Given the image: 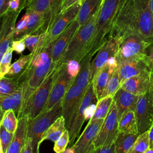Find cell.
Segmentation results:
<instances>
[{
  "label": "cell",
  "instance_id": "obj_1",
  "mask_svg": "<svg viewBox=\"0 0 153 153\" xmlns=\"http://www.w3.org/2000/svg\"><path fill=\"white\" fill-rule=\"evenodd\" d=\"M134 34L153 42V16L149 0H126L116 19L111 36Z\"/></svg>",
  "mask_w": 153,
  "mask_h": 153
},
{
  "label": "cell",
  "instance_id": "obj_2",
  "mask_svg": "<svg viewBox=\"0 0 153 153\" xmlns=\"http://www.w3.org/2000/svg\"><path fill=\"white\" fill-rule=\"evenodd\" d=\"M52 61V44L32 56L23 72L16 79L23 85V102L20 117L30 95L56 66Z\"/></svg>",
  "mask_w": 153,
  "mask_h": 153
},
{
  "label": "cell",
  "instance_id": "obj_3",
  "mask_svg": "<svg viewBox=\"0 0 153 153\" xmlns=\"http://www.w3.org/2000/svg\"><path fill=\"white\" fill-rule=\"evenodd\" d=\"M126 0H103L100 9L94 35L87 48L91 58L111 36L117 16Z\"/></svg>",
  "mask_w": 153,
  "mask_h": 153
},
{
  "label": "cell",
  "instance_id": "obj_4",
  "mask_svg": "<svg viewBox=\"0 0 153 153\" xmlns=\"http://www.w3.org/2000/svg\"><path fill=\"white\" fill-rule=\"evenodd\" d=\"M61 5L41 12H26L16 24L14 40L21 39L28 35H37L48 32L55 19L60 13Z\"/></svg>",
  "mask_w": 153,
  "mask_h": 153
},
{
  "label": "cell",
  "instance_id": "obj_5",
  "mask_svg": "<svg viewBox=\"0 0 153 153\" xmlns=\"http://www.w3.org/2000/svg\"><path fill=\"white\" fill-rule=\"evenodd\" d=\"M100 9L87 22L80 26L66 48L59 63H66L70 60L79 63L87 54V48L94 33Z\"/></svg>",
  "mask_w": 153,
  "mask_h": 153
},
{
  "label": "cell",
  "instance_id": "obj_6",
  "mask_svg": "<svg viewBox=\"0 0 153 153\" xmlns=\"http://www.w3.org/2000/svg\"><path fill=\"white\" fill-rule=\"evenodd\" d=\"M62 100L59 102L49 110L29 120L27 138L31 139L33 153H39V146L44 134L54 121L62 115Z\"/></svg>",
  "mask_w": 153,
  "mask_h": 153
},
{
  "label": "cell",
  "instance_id": "obj_7",
  "mask_svg": "<svg viewBox=\"0 0 153 153\" xmlns=\"http://www.w3.org/2000/svg\"><path fill=\"white\" fill-rule=\"evenodd\" d=\"M59 69V63L53 68L42 84L29 97L19 118L26 115L29 120H31L41 112L48 101Z\"/></svg>",
  "mask_w": 153,
  "mask_h": 153
},
{
  "label": "cell",
  "instance_id": "obj_8",
  "mask_svg": "<svg viewBox=\"0 0 153 153\" xmlns=\"http://www.w3.org/2000/svg\"><path fill=\"white\" fill-rule=\"evenodd\" d=\"M116 37L119 41L118 50L115 57L117 63L146 59L147 48L152 42L134 34H126Z\"/></svg>",
  "mask_w": 153,
  "mask_h": 153
},
{
  "label": "cell",
  "instance_id": "obj_9",
  "mask_svg": "<svg viewBox=\"0 0 153 153\" xmlns=\"http://www.w3.org/2000/svg\"><path fill=\"white\" fill-rule=\"evenodd\" d=\"M59 63V69L57 77L54 82L48 101L41 113L49 110L59 102L62 100L74 79L75 77L69 71L68 63Z\"/></svg>",
  "mask_w": 153,
  "mask_h": 153
},
{
  "label": "cell",
  "instance_id": "obj_10",
  "mask_svg": "<svg viewBox=\"0 0 153 153\" xmlns=\"http://www.w3.org/2000/svg\"><path fill=\"white\" fill-rule=\"evenodd\" d=\"M86 91L73 81L62 99V116L65 120L66 127L68 130L71 126Z\"/></svg>",
  "mask_w": 153,
  "mask_h": 153
},
{
  "label": "cell",
  "instance_id": "obj_11",
  "mask_svg": "<svg viewBox=\"0 0 153 153\" xmlns=\"http://www.w3.org/2000/svg\"><path fill=\"white\" fill-rule=\"evenodd\" d=\"M134 115L138 134L149 130L153 123V87L139 96Z\"/></svg>",
  "mask_w": 153,
  "mask_h": 153
},
{
  "label": "cell",
  "instance_id": "obj_12",
  "mask_svg": "<svg viewBox=\"0 0 153 153\" xmlns=\"http://www.w3.org/2000/svg\"><path fill=\"white\" fill-rule=\"evenodd\" d=\"M119 132L118 111L116 105L113 100L108 114L105 118L94 142L95 149L114 143Z\"/></svg>",
  "mask_w": 153,
  "mask_h": 153
},
{
  "label": "cell",
  "instance_id": "obj_13",
  "mask_svg": "<svg viewBox=\"0 0 153 153\" xmlns=\"http://www.w3.org/2000/svg\"><path fill=\"white\" fill-rule=\"evenodd\" d=\"M98 100L94 93L93 84H90L87 89L81 105L74 118L71 126L69 129V145L71 146L78 139L81 128L86 120V114L87 110L91 106L93 103H97Z\"/></svg>",
  "mask_w": 153,
  "mask_h": 153
},
{
  "label": "cell",
  "instance_id": "obj_14",
  "mask_svg": "<svg viewBox=\"0 0 153 153\" xmlns=\"http://www.w3.org/2000/svg\"><path fill=\"white\" fill-rule=\"evenodd\" d=\"M103 121V119L89 120L81 134L71 146L75 153H92L94 151V142Z\"/></svg>",
  "mask_w": 153,
  "mask_h": 153
},
{
  "label": "cell",
  "instance_id": "obj_15",
  "mask_svg": "<svg viewBox=\"0 0 153 153\" xmlns=\"http://www.w3.org/2000/svg\"><path fill=\"white\" fill-rule=\"evenodd\" d=\"M81 4V3L76 4L66 11L58 14L52 26L48 32L47 45L52 44L70 24L76 19Z\"/></svg>",
  "mask_w": 153,
  "mask_h": 153
},
{
  "label": "cell",
  "instance_id": "obj_16",
  "mask_svg": "<svg viewBox=\"0 0 153 153\" xmlns=\"http://www.w3.org/2000/svg\"><path fill=\"white\" fill-rule=\"evenodd\" d=\"M119 41L113 36L108 39L97 51L96 57L91 61L90 71L93 79L94 75L112 57H115L118 50Z\"/></svg>",
  "mask_w": 153,
  "mask_h": 153
},
{
  "label": "cell",
  "instance_id": "obj_17",
  "mask_svg": "<svg viewBox=\"0 0 153 153\" xmlns=\"http://www.w3.org/2000/svg\"><path fill=\"white\" fill-rule=\"evenodd\" d=\"M153 87V71H148L124 81L121 88L137 96L143 94Z\"/></svg>",
  "mask_w": 153,
  "mask_h": 153
},
{
  "label": "cell",
  "instance_id": "obj_18",
  "mask_svg": "<svg viewBox=\"0 0 153 153\" xmlns=\"http://www.w3.org/2000/svg\"><path fill=\"white\" fill-rule=\"evenodd\" d=\"M79 27L77 20H74L52 43V61L55 65L60 62L66 48Z\"/></svg>",
  "mask_w": 153,
  "mask_h": 153
},
{
  "label": "cell",
  "instance_id": "obj_19",
  "mask_svg": "<svg viewBox=\"0 0 153 153\" xmlns=\"http://www.w3.org/2000/svg\"><path fill=\"white\" fill-rule=\"evenodd\" d=\"M117 67L115 57H112L100 69L96 72L92 79V84L97 100L102 98L109 80Z\"/></svg>",
  "mask_w": 153,
  "mask_h": 153
},
{
  "label": "cell",
  "instance_id": "obj_20",
  "mask_svg": "<svg viewBox=\"0 0 153 153\" xmlns=\"http://www.w3.org/2000/svg\"><path fill=\"white\" fill-rule=\"evenodd\" d=\"M117 70L121 84L128 78L142 72L153 71L148 65L146 59H135L117 63Z\"/></svg>",
  "mask_w": 153,
  "mask_h": 153
},
{
  "label": "cell",
  "instance_id": "obj_21",
  "mask_svg": "<svg viewBox=\"0 0 153 153\" xmlns=\"http://www.w3.org/2000/svg\"><path fill=\"white\" fill-rule=\"evenodd\" d=\"M139 96L131 93L122 88L118 90L113 96V100L115 102L117 111L118 120L122 115L127 111H135Z\"/></svg>",
  "mask_w": 153,
  "mask_h": 153
},
{
  "label": "cell",
  "instance_id": "obj_22",
  "mask_svg": "<svg viewBox=\"0 0 153 153\" xmlns=\"http://www.w3.org/2000/svg\"><path fill=\"white\" fill-rule=\"evenodd\" d=\"M29 118L25 115L18 118V126L6 153H20L27 141Z\"/></svg>",
  "mask_w": 153,
  "mask_h": 153
},
{
  "label": "cell",
  "instance_id": "obj_23",
  "mask_svg": "<svg viewBox=\"0 0 153 153\" xmlns=\"http://www.w3.org/2000/svg\"><path fill=\"white\" fill-rule=\"evenodd\" d=\"M23 85L21 84L19 88L12 94L7 97H0L1 117L5 111L11 109L14 111L17 117H18L23 105Z\"/></svg>",
  "mask_w": 153,
  "mask_h": 153
},
{
  "label": "cell",
  "instance_id": "obj_24",
  "mask_svg": "<svg viewBox=\"0 0 153 153\" xmlns=\"http://www.w3.org/2000/svg\"><path fill=\"white\" fill-rule=\"evenodd\" d=\"M91 57L86 54L79 62L80 69L74 81L80 87L87 91L91 84L92 78L90 71Z\"/></svg>",
  "mask_w": 153,
  "mask_h": 153
},
{
  "label": "cell",
  "instance_id": "obj_25",
  "mask_svg": "<svg viewBox=\"0 0 153 153\" xmlns=\"http://www.w3.org/2000/svg\"><path fill=\"white\" fill-rule=\"evenodd\" d=\"M20 11H7L2 17L0 42L14 35L16 22Z\"/></svg>",
  "mask_w": 153,
  "mask_h": 153
},
{
  "label": "cell",
  "instance_id": "obj_26",
  "mask_svg": "<svg viewBox=\"0 0 153 153\" xmlns=\"http://www.w3.org/2000/svg\"><path fill=\"white\" fill-rule=\"evenodd\" d=\"M103 0H85L82 3L76 19L80 26L84 25L101 7Z\"/></svg>",
  "mask_w": 153,
  "mask_h": 153
},
{
  "label": "cell",
  "instance_id": "obj_27",
  "mask_svg": "<svg viewBox=\"0 0 153 153\" xmlns=\"http://www.w3.org/2000/svg\"><path fill=\"white\" fill-rule=\"evenodd\" d=\"M47 35L48 32L37 35H28L22 39L25 41L26 48L34 56L48 46L47 44Z\"/></svg>",
  "mask_w": 153,
  "mask_h": 153
},
{
  "label": "cell",
  "instance_id": "obj_28",
  "mask_svg": "<svg viewBox=\"0 0 153 153\" xmlns=\"http://www.w3.org/2000/svg\"><path fill=\"white\" fill-rule=\"evenodd\" d=\"M137 136V134L119 132L114 141L115 153H127Z\"/></svg>",
  "mask_w": 153,
  "mask_h": 153
},
{
  "label": "cell",
  "instance_id": "obj_29",
  "mask_svg": "<svg viewBox=\"0 0 153 153\" xmlns=\"http://www.w3.org/2000/svg\"><path fill=\"white\" fill-rule=\"evenodd\" d=\"M66 129L65 120L61 115L54 121L45 132L42 138V142L45 140H49L55 142L60 138Z\"/></svg>",
  "mask_w": 153,
  "mask_h": 153
},
{
  "label": "cell",
  "instance_id": "obj_30",
  "mask_svg": "<svg viewBox=\"0 0 153 153\" xmlns=\"http://www.w3.org/2000/svg\"><path fill=\"white\" fill-rule=\"evenodd\" d=\"M118 129L120 132L138 134L134 111H127L122 115L118 120Z\"/></svg>",
  "mask_w": 153,
  "mask_h": 153
},
{
  "label": "cell",
  "instance_id": "obj_31",
  "mask_svg": "<svg viewBox=\"0 0 153 153\" xmlns=\"http://www.w3.org/2000/svg\"><path fill=\"white\" fill-rule=\"evenodd\" d=\"M33 55L30 53L27 55L21 54L20 57L13 64H11L8 73L4 76L5 77L16 79L25 71Z\"/></svg>",
  "mask_w": 153,
  "mask_h": 153
},
{
  "label": "cell",
  "instance_id": "obj_32",
  "mask_svg": "<svg viewBox=\"0 0 153 153\" xmlns=\"http://www.w3.org/2000/svg\"><path fill=\"white\" fill-rule=\"evenodd\" d=\"M113 102V97L107 96L101 98L96 105L93 114L90 118V121L99 119H103L106 117Z\"/></svg>",
  "mask_w": 153,
  "mask_h": 153
},
{
  "label": "cell",
  "instance_id": "obj_33",
  "mask_svg": "<svg viewBox=\"0 0 153 153\" xmlns=\"http://www.w3.org/2000/svg\"><path fill=\"white\" fill-rule=\"evenodd\" d=\"M63 0H32L26 8V12H41L61 5Z\"/></svg>",
  "mask_w": 153,
  "mask_h": 153
},
{
  "label": "cell",
  "instance_id": "obj_34",
  "mask_svg": "<svg viewBox=\"0 0 153 153\" xmlns=\"http://www.w3.org/2000/svg\"><path fill=\"white\" fill-rule=\"evenodd\" d=\"M20 84L16 79L5 76L0 78V97H4L10 96L16 91Z\"/></svg>",
  "mask_w": 153,
  "mask_h": 153
},
{
  "label": "cell",
  "instance_id": "obj_35",
  "mask_svg": "<svg viewBox=\"0 0 153 153\" xmlns=\"http://www.w3.org/2000/svg\"><path fill=\"white\" fill-rule=\"evenodd\" d=\"M0 125L8 131L14 133L18 126V118L13 110L10 109L4 113L1 117Z\"/></svg>",
  "mask_w": 153,
  "mask_h": 153
},
{
  "label": "cell",
  "instance_id": "obj_36",
  "mask_svg": "<svg viewBox=\"0 0 153 153\" xmlns=\"http://www.w3.org/2000/svg\"><path fill=\"white\" fill-rule=\"evenodd\" d=\"M148 130L138 135L134 144L127 153H145L149 146Z\"/></svg>",
  "mask_w": 153,
  "mask_h": 153
},
{
  "label": "cell",
  "instance_id": "obj_37",
  "mask_svg": "<svg viewBox=\"0 0 153 153\" xmlns=\"http://www.w3.org/2000/svg\"><path fill=\"white\" fill-rule=\"evenodd\" d=\"M120 87H121V79H120L117 68H116L109 80V82L103 93L102 98L105 97L107 96L113 97Z\"/></svg>",
  "mask_w": 153,
  "mask_h": 153
},
{
  "label": "cell",
  "instance_id": "obj_38",
  "mask_svg": "<svg viewBox=\"0 0 153 153\" xmlns=\"http://www.w3.org/2000/svg\"><path fill=\"white\" fill-rule=\"evenodd\" d=\"M14 136L0 125V153H6Z\"/></svg>",
  "mask_w": 153,
  "mask_h": 153
},
{
  "label": "cell",
  "instance_id": "obj_39",
  "mask_svg": "<svg viewBox=\"0 0 153 153\" xmlns=\"http://www.w3.org/2000/svg\"><path fill=\"white\" fill-rule=\"evenodd\" d=\"M13 49L10 47L5 53L0 60V78L4 77L8 72L11 65V62L13 54Z\"/></svg>",
  "mask_w": 153,
  "mask_h": 153
},
{
  "label": "cell",
  "instance_id": "obj_40",
  "mask_svg": "<svg viewBox=\"0 0 153 153\" xmlns=\"http://www.w3.org/2000/svg\"><path fill=\"white\" fill-rule=\"evenodd\" d=\"M68 143H69V133L66 129L60 138L54 142L53 150L56 153H63Z\"/></svg>",
  "mask_w": 153,
  "mask_h": 153
},
{
  "label": "cell",
  "instance_id": "obj_41",
  "mask_svg": "<svg viewBox=\"0 0 153 153\" xmlns=\"http://www.w3.org/2000/svg\"><path fill=\"white\" fill-rule=\"evenodd\" d=\"M11 48L13 50L16 51L17 53L22 54V53L25 50V48H26V47L24 40L23 39H21L14 40L11 45Z\"/></svg>",
  "mask_w": 153,
  "mask_h": 153
},
{
  "label": "cell",
  "instance_id": "obj_42",
  "mask_svg": "<svg viewBox=\"0 0 153 153\" xmlns=\"http://www.w3.org/2000/svg\"><path fill=\"white\" fill-rule=\"evenodd\" d=\"M92 153H115V144L113 143L109 145L98 147Z\"/></svg>",
  "mask_w": 153,
  "mask_h": 153
},
{
  "label": "cell",
  "instance_id": "obj_43",
  "mask_svg": "<svg viewBox=\"0 0 153 153\" xmlns=\"http://www.w3.org/2000/svg\"><path fill=\"white\" fill-rule=\"evenodd\" d=\"M85 0H63L62 4L60 13H62L66 11L67 9L72 7V5L78 4V3H82Z\"/></svg>",
  "mask_w": 153,
  "mask_h": 153
},
{
  "label": "cell",
  "instance_id": "obj_44",
  "mask_svg": "<svg viewBox=\"0 0 153 153\" xmlns=\"http://www.w3.org/2000/svg\"><path fill=\"white\" fill-rule=\"evenodd\" d=\"M146 62L150 68L153 70V42L147 48Z\"/></svg>",
  "mask_w": 153,
  "mask_h": 153
},
{
  "label": "cell",
  "instance_id": "obj_45",
  "mask_svg": "<svg viewBox=\"0 0 153 153\" xmlns=\"http://www.w3.org/2000/svg\"><path fill=\"white\" fill-rule=\"evenodd\" d=\"M11 0H0V17H1L7 11Z\"/></svg>",
  "mask_w": 153,
  "mask_h": 153
},
{
  "label": "cell",
  "instance_id": "obj_46",
  "mask_svg": "<svg viewBox=\"0 0 153 153\" xmlns=\"http://www.w3.org/2000/svg\"><path fill=\"white\" fill-rule=\"evenodd\" d=\"M20 153H33L32 147V142L31 139L30 138H27V141L22 149Z\"/></svg>",
  "mask_w": 153,
  "mask_h": 153
},
{
  "label": "cell",
  "instance_id": "obj_47",
  "mask_svg": "<svg viewBox=\"0 0 153 153\" xmlns=\"http://www.w3.org/2000/svg\"><path fill=\"white\" fill-rule=\"evenodd\" d=\"M149 137V148H153V123L148 130Z\"/></svg>",
  "mask_w": 153,
  "mask_h": 153
},
{
  "label": "cell",
  "instance_id": "obj_48",
  "mask_svg": "<svg viewBox=\"0 0 153 153\" xmlns=\"http://www.w3.org/2000/svg\"><path fill=\"white\" fill-rule=\"evenodd\" d=\"M32 0H22L20 5V10L22 11L24 8H26L27 5L31 2Z\"/></svg>",
  "mask_w": 153,
  "mask_h": 153
},
{
  "label": "cell",
  "instance_id": "obj_49",
  "mask_svg": "<svg viewBox=\"0 0 153 153\" xmlns=\"http://www.w3.org/2000/svg\"><path fill=\"white\" fill-rule=\"evenodd\" d=\"M149 8H150L151 11L153 16V0H149Z\"/></svg>",
  "mask_w": 153,
  "mask_h": 153
},
{
  "label": "cell",
  "instance_id": "obj_50",
  "mask_svg": "<svg viewBox=\"0 0 153 153\" xmlns=\"http://www.w3.org/2000/svg\"><path fill=\"white\" fill-rule=\"evenodd\" d=\"M145 153H153V148H149Z\"/></svg>",
  "mask_w": 153,
  "mask_h": 153
},
{
  "label": "cell",
  "instance_id": "obj_51",
  "mask_svg": "<svg viewBox=\"0 0 153 153\" xmlns=\"http://www.w3.org/2000/svg\"><path fill=\"white\" fill-rule=\"evenodd\" d=\"M31 2H32V1H31Z\"/></svg>",
  "mask_w": 153,
  "mask_h": 153
}]
</instances>
